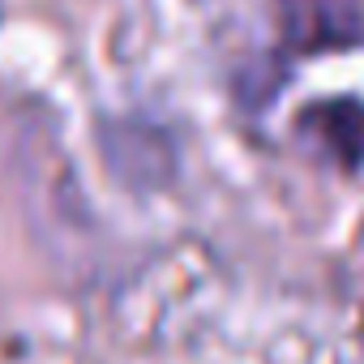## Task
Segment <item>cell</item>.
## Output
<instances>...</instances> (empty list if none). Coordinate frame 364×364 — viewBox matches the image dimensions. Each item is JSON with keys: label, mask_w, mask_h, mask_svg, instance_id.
<instances>
[{"label": "cell", "mask_w": 364, "mask_h": 364, "mask_svg": "<svg viewBox=\"0 0 364 364\" xmlns=\"http://www.w3.org/2000/svg\"><path fill=\"white\" fill-rule=\"evenodd\" d=\"M159 146H167L163 141V133H150V129H141V124H112L107 129V137H103V150H107V163L116 167V176L120 180H129V185H159V180H167V163H154V159H146V150H159Z\"/></svg>", "instance_id": "cell-1"}]
</instances>
